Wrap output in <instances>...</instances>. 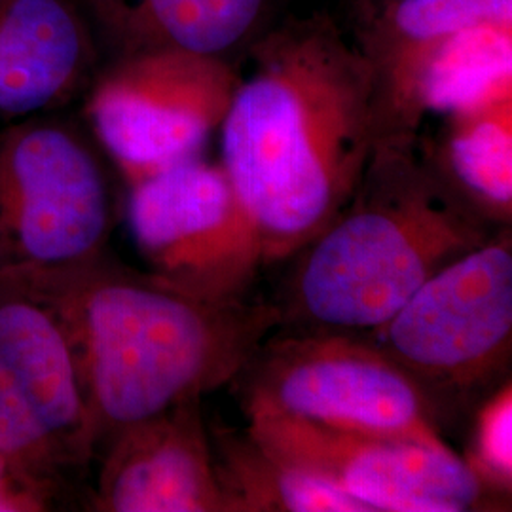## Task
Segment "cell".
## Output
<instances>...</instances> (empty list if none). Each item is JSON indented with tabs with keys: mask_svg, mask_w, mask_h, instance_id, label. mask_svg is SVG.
<instances>
[{
	"mask_svg": "<svg viewBox=\"0 0 512 512\" xmlns=\"http://www.w3.org/2000/svg\"><path fill=\"white\" fill-rule=\"evenodd\" d=\"M247 431L368 512H467L499 503L450 446L344 431L245 406Z\"/></svg>",
	"mask_w": 512,
	"mask_h": 512,
	"instance_id": "obj_10",
	"label": "cell"
},
{
	"mask_svg": "<svg viewBox=\"0 0 512 512\" xmlns=\"http://www.w3.org/2000/svg\"><path fill=\"white\" fill-rule=\"evenodd\" d=\"M0 458L50 511L95 458L67 323L38 281L10 275H0Z\"/></svg>",
	"mask_w": 512,
	"mask_h": 512,
	"instance_id": "obj_5",
	"label": "cell"
},
{
	"mask_svg": "<svg viewBox=\"0 0 512 512\" xmlns=\"http://www.w3.org/2000/svg\"><path fill=\"white\" fill-rule=\"evenodd\" d=\"M238 378L245 406L344 431L448 446L435 404L363 334L287 329L264 340Z\"/></svg>",
	"mask_w": 512,
	"mask_h": 512,
	"instance_id": "obj_7",
	"label": "cell"
},
{
	"mask_svg": "<svg viewBox=\"0 0 512 512\" xmlns=\"http://www.w3.org/2000/svg\"><path fill=\"white\" fill-rule=\"evenodd\" d=\"M484 21H512V0H397L355 25L372 76L376 145L420 137L421 80L431 59L446 38Z\"/></svg>",
	"mask_w": 512,
	"mask_h": 512,
	"instance_id": "obj_13",
	"label": "cell"
},
{
	"mask_svg": "<svg viewBox=\"0 0 512 512\" xmlns=\"http://www.w3.org/2000/svg\"><path fill=\"white\" fill-rule=\"evenodd\" d=\"M393 2L397 0H348L349 16L353 19V25H359Z\"/></svg>",
	"mask_w": 512,
	"mask_h": 512,
	"instance_id": "obj_20",
	"label": "cell"
},
{
	"mask_svg": "<svg viewBox=\"0 0 512 512\" xmlns=\"http://www.w3.org/2000/svg\"><path fill=\"white\" fill-rule=\"evenodd\" d=\"M101 67L141 55L224 57L260 37L272 0H78Z\"/></svg>",
	"mask_w": 512,
	"mask_h": 512,
	"instance_id": "obj_14",
	"label": "cell"
},
{
	"mask_svg": "<svg viewBox=\"0 0 512 512\" xmlns=\"http://www.w3.org/2000/svg\"><path fill=\"white\" fill-rule=\"evenodd\" d=\"M420 143L463 202L497 228L511 226L512 86L442 116L437 135Z\"/></svg>",
	"mask_w": 512,
	"mask_h": 512,
	"instance_id": "obj_15",
	"label": "cell"
},
{
	"mask_svg": "<svg viewBox=\"0 0 512 512\" xmlns=\"http://www.w3.org/2000/svg\"><path fill=\"white\" fill-rule=\"evenodd\" d=\"M124 213L148 274L181 293L247 298L266 264L255 222L226 171L203 154L128 184Z\"/></svg>",
	"mask_w": 512,
	"mask_h": 512,
	"instance_id": "obj_9",
	"label": "cell"
},
{
	"mask_svg": "<svg viewBox=\"0 0 512 512\" xmlns=\"http://www.w3.org/2000/svg\"><path fill=\"white\" fill-rule=\"evenodd\" d=\"M495 230L440 177L420 137L378 143L348 207L294 253L275 304L279 325L378 329L431 275Z\"/></svg>",
	"mask_w": 512,
	"mask_h": 512,
	"instance_id": "obj_3",
	"label": "cell"
},
{
	"mask_svg": "<svg viewBox=\"0 0 512 512\" xmlns=\"http://www.w3.org/2000/svg\"><path fill=\"white\" fill-rule=\"evenodd\" d=\"M99 69L78 0H0V128L71 110Z\"/></svg>",
	"mask_w": 512,
	"mask_h": 512,
	"instance_id": "obj_12",
	"label": "cell"
},
{
	"mask_svg": "<svg viewBox=\"0 0 512 512\" xmlns=\"http://www.w3.org/2000/svg\"><path fill=\"white\" fill-rule=\"evenodd\" d=\"M249 46V73L220 124V165L264 262H279L353 200L376 145L372 76L327 14L289 19Z\"/></svg>",
	"mask_w": 512,
	"mask_h": 512,
	"instance_id": "obj_1",
	"label": "cell"
},
{
	"mask_svg": "<svg viewBox=\"0 0 512 512\" xmlns=\"http://www.w3.org/2000/svg\"><path fill=\"white\" fill-rule=\"evenodd\" d=\"M512 86V21H484L446 38L423 74L420 109L446 116Z\"/></svg>",
	"mask_w": 512,
	"mask_h": 512,
	"instance_id": "obj_17",
	"label": "cell"
},
{
	"mask_svg": "<svg viewBox=\"0 0 512 512\" xmlns=\"http://www.w3.org/2000/svg\"><path fill=\"white\" fill-rule=\"evenodd\" d=\"M105 158L69 110L0 128V275L61 274L107 253L116 200Z\"/></svg>",
	"mask_w": 512,
	"mask_h": 512,
	"instance_id": "obj_4",
	"label": "cell"
},
{
	"mask_svg": "<svg viewBox=\"0 0 512 512\" xmlns=\"http://www.w3.org/2000/svg\"><path fill=\"white\" fill-rule=\"evenodd\" d=\"M97 456L92 511L234 512L203 423L202 399L129 425Z\"/></svg>",
	"mask_w": 512,
	"mask_h": 512,
	"instance_id": "obj_11",
	"label": "cell"
},
{
	"mask_svg": "<svg viewBox=\"0 0 512 512\" xmlns=\"http://www.w3.org/2000/svg\"><path fill=\"white\" fill-rule=\"evenodd\" d=\"M50 511L44 499L0 458V512Z\"/></svg>",
	"mask_w": 512,
	"mask_h": 512,
	"instance_id": "obj_19",
	"label": "cell"
},
{
	"mask_svg": "<svg viewBox=\"0 0 512 512\" xmlns=\"http://www.w3.org/2000/svg\"><path fill=\"white\" fill-rule=\"evenodd\" d=\"M27 279L50 293L67 323L95 456L129 425L236 380L279 327L275 304L190 296L107 253Z\"/></svg>",
	"mask_w": 512,
	"mask_h": 512,
	"instance_id": "obj_2",
	"label": "cell"
},
{
	"mask_svg": "<svg viewBox=\"0 0 512 512\" xmlns=\"http://www.w3.org/2000/svg\"><path fill=\"white\" fill-rule=\"evenodd\" d=\"M220 482L234 512H368L327 480L245 433H215Z\"/></svg>",
	"mask_w": 512,
	"mask_h": 512,
	"instance_id": "obj_16",
	"label": "cell"
},
{
	"mask_svg": "<svg viewBox=\"0 0 512 512\" xmlns=\"http://www.w3.org/2000/svg\"><path fill=\"white\" fill-rule=\"evenodd\" d=\"M465 463L499 503L512 492V384L495 385L476 406Z\"/></svg>",
	"mask_w": 512,
	"mask_h": 512,
	"instance_id": "obj_18",
	"label": "cell"
},
{
	"mask_svg": "<svg viewBox=\"0 0 512 512\" xmlns=\"http://www.w3.org/2000/svg\"><path fill=\"white\" fill-rule=\"evenodd\" d=\"M363 336L410 374L440 416L488 395L511 363V226L431 275Z\"/></svg>",
	"mask_w": 512,
	"mask_h": 512,
	"instance_id": "obj_6",
	"label": "cell"
},
{
	"mask_svg": "<svg viewBox=\"0 0 512 512\" xmlns=\"http://www.w3.org/2000/svg\"><path fill=\"white\" fill-rule=\"evenodd\" d=\"M230 59L141 55L99 69L82 105L84 124L126 184L202 156L238 88Z\"/></svg>",
	"mask_w": 512,
	"mask_h": 512,
	"instance_id": "obj_8",
	"label": "cell"
}]
</instances>
